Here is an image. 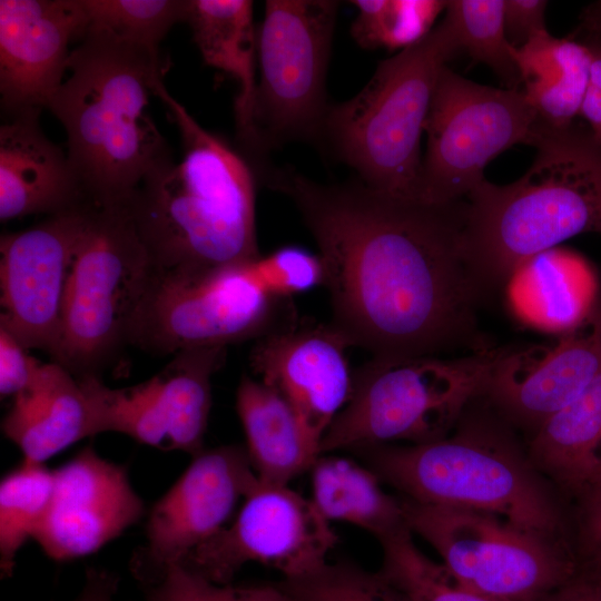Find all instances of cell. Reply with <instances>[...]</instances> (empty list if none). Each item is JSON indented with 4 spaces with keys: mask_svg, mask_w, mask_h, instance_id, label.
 <instances>
[{
    "mask_svg": "<svg viewBox=\"0 0 601 601\" xmlns=\"http://www.w3.org/2000/svg\"><path fill=\"white\" fill-rule=\"evenodd\" d=\"M588 544L601 554V486L591 487L584 515Z\"/></svg>",
    "mask_w": 601,
    "mask_h": 601,
    "instance_id": "cell-40",
    "label": "cell"
},
{
    "mask_svg": "<svg viewBox=\"0 0 601 601\" xmlns=\"http://www.w3.org/2000/svg\"><path fill=\"white\" fill-rule=\"evenodd\" d=\"M128 201H90L73 254L59 334L49 355L77 378L99 376L130 345L157 269Z\"/></svg>",
    "mask_w": 601,
    "mask_h": 601,
    "instance_id": "cell-7",
    "label": "cell"
},
{
    "mask_svg": "<svg viewBox=\"0 0 601 601\" xmlns=\"http://www.w3.org/2000/svg\"><path fill=\"white\" fill-rule=\"evenodd\" d=\"M447 1L354 0L351 33L364 49H404L424 38Z\"/></svg>",
    "mask_w": 601,
    "mask_h": 601,
    "instance_id": "cell-30",
    "label": "cell"
},
{
    "mask_svg": "<svg viewBox=\"0 0 601 601\" xmlns=\"http://www.w3.org/2000/svg\"><path fill=\"white\" fill-rule=\"evenodd\" d=\"M53 476L49 508L33 540L56 562L97 552L145 514L127 470L91 445L53 470Z\"/></svg>",
    "mask_w": 601,
    "mask_h": 601,
    "instance_id": "cell-17",
    "label": "cell"
},
{
    "mask_svg": "<svg viewBox=\"0 0 601 601\" xmlns=\"http://www.w3.org/2000/svg\"><path fill=\"white\" fill-rule=\"evenodd\" d=\"M118 582L112 572L88 568L82 589L73 601H115Z\"/></svg>",
    "mask_w": 601,
    "mask_h": 601,
    "instance_id": "cell-39",
    "label": "cell"
},
{
    "mask_svg": "<svg viewBox=\"0 0 601 601\" xmlns=\"http://www.w3.org/2000/svg\"><path fill=\"white\" fill-rule=\"evenodd\" d=\"M338 6L334 0L265 2L257 32L255 127L266 161L282 144L319 140Z\"/></svg>",
    "mask_w": 601,
    "mask_h": 601,
    "instance_id": "cell-10",
    "label": "cell"
},
{
    "mask_svg": "<svg viewBox=\"0 0 601 601\" xmlns=\"http://www.w3.org/2000/svg\"><path fill=\"white\" fill-rule=\"evenodd\" d=\"M254 277L270 296L288 298L324 284L321 257L296 246L282 247L249 262Z\"/></svg>",
    "mask_w": 601,
    "mask_h": 601,
    "instance_id": "cell-35",
    "label": "cell"
},
{
    "mask_svg": "<svg viewBox=\"0 0 601 601\" xmlns=\"http://www.w3.org/2000/svg\"><path fill=\"white\" fill-rule=\"evenodd\" d=\"M89 26L83 0L0 1V93L8 116L49 107Z\"/></svg>",
    "mask_w": 601,
    "mask_h": 601,
    "instance_id": "cell-18",
    "label": "cell"
},
{
    "mask_svg": "<svg viewBox=\"0 0 601 601\" xmlns=\"http://www.w3.org/2000/svg\"><path fill=\"white\" fill-rule=\"evenodd\" d=\"M597 486H601V460L589 484V487Z\"/></svg>",
    "mask_w": 601,
    "mask_h": 601,
    "instance_id": "cell-42",
    "label": "cell"
},
{
    "mask_svg": "<svg viewBox=\"0 0 601 601\" xmlns=\"http://www.w3.org/2000/svg\"><path fill=\"white\" fill-rule=\"evenodd\" d=\"M295 601H412L381 571L342 560L277 583Z\"/></svg>",
    "mask_w": 601,
    "mask_h": 601,
    "instance_id": "cell-33",
    "label": "cell"
},
{
    "mask_svg": "<svg viewBox=\"0 0 601 601\" xmlns=\"http://www.w3.org/2000/svg\"><path fill=\"white\" fill-rule=\"evenodd\" d=\"M352 452L405 499L489 513L549 538L559 528L550 495L491 421L467 418L453 435L427 443Z\"/></svg>",
    "mask_w": 601,
    "mask_h": 601,
    "instance_id": "cell-6",
    "label": "cell"
},
{
    "mask_svg": "<svg viewBox=\"0 0 601 601\" xmlns=\"http://www.w3.org/2000/svg\"><path fill=\"white\" fill-rule=\"evenodd\" d=\"M539 122L523 90L480 85L446 67L424 125L420 200L446 204L467 197L493 158L514 145H532Z\"/></svg>",
    "mask_w": 601,
    "mask_h": 601,
    "instance_id": "cell-12",
    "label": "cell"
},
{
    "mask_svg": "<svg viewBox=\"0 0 601 601\" xmlns=\"http://www.w3.org/2000/svg\"><path fill=\"white\" fill-rule=\"evenodd\" d=\"M349 345L333 324L290 322L259 337L250 354L260 382L290 404L318 445L351 395L353 375L345 354Z\"/></svg>",
    "mask_w": 601,
    "mask_h": 601,
    "instance_id": "cell-19",
    "label": "cell"
},
{
    "mask_svg": "<svg viewBox=\"0 0 601 601\" xmlns=\"http://www.w3.org/2000/svg\"><path fill=\"white\" fill-rule=\"evenodd\" d=\"M312 499L328 521L358 526L378 541L408 529L402 499L386 493L380 476L354 460L321 454L311 467Z\"/></svg>",
    "mask_w": 601,
    "mask_h": 601,
    "instance_id": "cell-26",
    "label": "cell"
},
{
    "mask_svg": "<svg viewBox=\"0 0 601 601\" xmlns=\"http://www.w3.org/2000/svg\"><path fill=\"white\" fill-rule=\"evenodd\" d=\"M540 601H601V574H574Z\"/></svg>",
    "mask_w": 601,
    "mask_h": 601,
    "instance_id": "cell-38",
    "label": "cell"
},
{
    "mask_svg": "<svg viewBox=\"0 0 601 601\" xmlns=\"http://www.w3.org/2000/svg\"><path fill=\"white\" fill-rule=\"evenodd\" d=\"M90 200L0 238V326L26 347L53 348Z\"/></svg>",
    "mask_w": 601,
    "mask_h": 601,
    "instance_id": "cell-16",
    "label": "cell"
},
{
    "mask_svg": "<svg viewBox=\"0 0 601 601\" xmlns=\"http://www.w3.org/2000/svg\"><path fill=\"white\" fill-rule=\"evenodd\" d=\"M504 351L373 357L353 375L349 398L323 436L321 454L447 436L471 402L485 395Z\"/></svg>",
    "mask_w": 601,
    "mask_h": 601,
    "instance_id": "cell-8",
    "label": "cell"
},
{
    "mask_svg": "<svg viewBox=\"0 0 601 601\" xmlns=\"http://www.w3.org/2000/svg\"><path fill=\"white\" fill-rule=\"evenodd\" d=\"M152 92L176 124L181 159L150 171L128 204L157 269L207 270L260 256L256 175L203 128L158 79Z\"/></svg>",
    "mask_w": 601,
    "mask_h": 601,
    "instance_id": "cell-2",
    "label": "cell"
},
{
    "mask_svg": "<svg viewBox=\"0 0 601 601\" xmlns=\"http://www.w3.org/2000/svg\"><path fill=\"white\" fill-rule=\"evenodd\" d=\"M338 538L311 499L288 485H257L235 520L195 549L180 566L215 583H230L247 563L279 571L283 579L325 563Z\"/></svg>",
    "mask_w": 601,
    "mask_h": 601,
    "instance_id": "cell-14",
    "label": "cell"
},
{
    "mask_svg": "<svg viewBox=\"0 0 601 601\" xmlns=\"http://www.w3.org/2000/svg\"><path fill=\"white\" fill-rule=\"evenodd\" d=\"M245 446L203 450L151 506L145 543L130 560L142 588L181 565L199 545L221 531L236 505L257 485Z\"/></svg>",
    "mask_w": 601,
    "mask_h": 601,
    "instance_id": "cell-15",
    "label": "cell"
},
{
    "mask_svg": "<svg viewBox=\"0 0 601 601\" xmlns=\"http://www.w3.org/2000/svg\"><path fill=\"white\" fill-rule=\"evenodd\" d=\"M512 55L523 92L540 120L553 127L571 125L589 86V47L544 31L520 48L512 47Z\"/></svg>",
    "mask_w": 601,
    "mask_h": 601,
    "instance_id": "cell-25",
    "label": "cell"
},
{
    "mask_svg": "<svg viewBox=\"0 0 601 601\" xmlns=\"http://www.w3.org/2000/svg\"><path fill=\"white\" fill-rule=\"evenodd\" d=\"M48 109L67 134V156L85 197L127 201L171 151L146 111L165 69L158 51L88 27L71 50Z\"/></svg>",
    "mask_w": 601,
    "mask_h": 601,
    "instance_id": "cell-3",
    "label": "cell"
},
{
    "mask_svg": "<svg viewBox=\"0 0 601 601\" xmlns=\"http://www.w3.org/2000/svg\"><path fill=\"white\" fill-rule=\"evenodd\" d=\"M236 411L250 465L259 482L288 483L309 471L321 455L290 404L274 388L244 376L236 391Z\"/></svg>",
    "mask_w": 601,
    "mask_h": 601,
    "instance_id": "cell-24",
    "label": "cell"
},
{
    "mask_svg": "<svg viewBox=\"0 0 601 601\" xmlns=\"http://www.w3.org/2000/svg\"><path fill=\"white\" fill-rule=\"evenodd\" d=\"M601 372V311L587 331L541 353L505 349L485 393L513 422L534 428L580 395Z\"/></svg>",
    "mask_w": 601,
    "mask_h": 601,
    "instance_id": "cell-20",
    "label": "cell"
},
{
    "mask_svg": "<svg viewBox=\"0 0 601 601\" xmlns=\"http://www.w3.org/2000/svg\"><path fill=\"white\" fill-rule=\"evenodd\" d=\"M585 45L591 51L589 85L601 92V41L594 38Z\"/></svg>",
    "mask_w": 601,
    "mask_h": 601,
    "instance_id": "cell-41",
    "label": "cell"
},
{
    "mask_svg": "<svg viewBox=\"0 0 601 601\" xmlns=\"http://www.w3.org/2000/svg\"><path fill=\"white\" fill-rule=\"evenodd\" d=\"M18 339L0 326V394L14 396L38 374L42 363L28 354Z\"/></svg>",
    "mask_w": 601,
    "mask_h": 601,
    "instance_id": "cell-36",
    "label": "cell"
},
{
    "mask_svg": "<svg viewBox=\"0 0 601 601\" xmlns=\"http://www.w3.org/2000/svg\"><path fill=\"white\" fill-rule=\"evenodd\" d=\"M249 262L207 270L156 269L130 345L159 355L227 347L290 323L289 308L262 288Z\"/></svg>",
    "mask_w": 601,
    "mask_h": 601,
    "instance_id": "cell-9",
    "label": "cell"
},
{
    "mask_svg": "<svg viewBox=\"0 0 601 601\" xmlns=\"http://www.w3.org/2000/svg\"><path fill=\"white\" fill-rule=\"evenodd\" d=\"M531 146L521 178L484 179L466 197L465 250L486 290L571 237L601 234V144L572 124L540 120Z\"/></svg>",
    "mask_w": 601,
    "mask_h": 601,
    "instance_id": "cell-4",
    "label": "cell"
},
{
    "mask_svg": "<svg viewBox=\"0 0 601 601\" xmlns=\"http://www.w3.org/2000/svg\"><path fill=\"white\" fill-rule=\"evenodd\" d=\"M53 470L23 461L0 483V571L12 575L17 554L33 539L48 511L53 490Z\"/></svg>",
    "mask_w": 601,
    "mask_h": 601,
    "instance_id": "cell-28",
    "label": "cell"
},
{
    "mask_svg": "<svg viewBox=\"0 0 601 601\" xmlns=\"http://www.w3.org/2000/svg\"><path fill=\"white\" fill-rule=\"evenodd\" d=\"M504 0H453L445 17L452 23L460 50L489 66L510 88L521 76L504 30Z\"/></svg>",
    "mask_w": 601,
    "mask_h": 601,
    "instance_id": "cell-31",
    "label": "cell"
},
{
    "mask_svg": "<svg viewBox=\"0 0 601 601\" xmlns=\"http://www.w3.org/2000/svg\"><path fill=\"white\" fill-rule=\"evenodd\" d=\"M546 6L548 1L541 0L504 1V30L511 47L520 48L534 36L548 31L544 18Z\"/></svg>",
    "mask_w": 601,
    "mask_h": 601,
    "instance_id": "cell-37",
    "label": "cell"
},
{
    "mask_svg": "<svg viewBox=\"0 0 601 601\" xmlns=\"http://www.w3.org/2000/svg\"><path fill=\"white\" fill-rule=\"evenodd\" d=\"M381 572L412 601H502L460 581L443 563L426 556L414 543L410 529L380 541Z\"/></svg>",
    "mask_w": 601,
    "mask_h": 601,
    "instance_id": "cell-29",
    "label": "cell"
},
{
    "mask_svg": "<svg viewBox=\"0 0 601 601\" xmlns=\"http://www.w3.org/2000/svg\"><path fill=\"white\" fill-rule=\"evenodd\" d=\"M186 23L204 62L238 83L234 104L238 151L259 175L268 166L255 127L257 33L248 0H188Z\"/></svg>",
    "mask_w": 601,
    "mask_h": 601,
    "instance_id": "cell-22",
    "label": "cell"
},
{
    "mask_svg": "<svg viewBox=\"0 0 601 601\" xmlns=\"http://www.w3.org/2000/svg\"><path fill=\"white\" fill-rule=\"evenodd\" d=\"M459 51L444 17L420 41L383 60L357 95L329 106L319 140L365 186L420 199L421 136L439 78Z\"/></svg>",
    "mask_w": 601,
    "mask_h": 601,
    "instance_id": "cell-5",
    "label": "cell"
},
{
    "mask_svg": "<svg viewBox=\"0 0 601 601\" xmlns=\"http://www.w3.org/2000/svg\"><path fill=\"white\" fill-rule=\"evenodd\" d=\"M89 26L158 51L160 41L185 22L188 0H83Z\"/></svg>",
    "mask_w": 601,
    "mask_h": 601,
    "instance_id": "cell-32",
    "label": "cell"
},
{
    "mask_svg": "<svg viewBox=\"0 0 601 601\" xmlns=\"http://www.w3.org/2000/svg\"><path fill=\"white\" fill-rule=\"evenodd\" d=\"M1 428L23 461L41 464L93 436L89 403L78 378L56 362L42 364L32 382L13 396Z\"/></svg>",
    "mask_w": 601,
    "mask_h": 601,
    "instance_id": "cell-23",
    "label": "cell"
},
{
    "mask_svg": "<svg viewBox=\"0 0 601 601\" xmlns=\"http://www.w3.org/2000/svg\"><path fill=\"white\" fill-rule=\"evenodd\" d=\"M405 521L463 583L502 601H540L577 572L551 538L499 516L402 497Z\"/></svg>",
    "mask_w": 601,
    "mask_h": 601,
    "instance_id": "cell-11",
    "label": "cell"
},
{
    "mask_svg": "<svg viewBox=\"0 0 601 601\" xmlns=\"http://www.w3.org/2000/svg\"><path fill=\"white\" fill-rule=\"evenodd\" d=\"M41 110L9 117L0 127V220L56 215L88 199L67 154L43 134Z\"/></svg>",
    "mask_w": 601,
    "mask_h": 601,
    "instance_id": "cell-21",
    "label": "cell"
},
{
    "mask_svg": "<svg viewBox=\"0 0 601 601\" xmlns=\"http://www.w3.org/2000/svg\"><path fill=\"white\" fill-rule=\"evenodd\" d=\"M142 589L146 601H295L277 583H215L180 565L171 566L159 581Z\"/></svg>",
    "mask_w": 601,
    "mask_h": 601,
    "instance_id": "cell-34",
    "label": "cell"
},
{
    "mask_svg": "<svg viewBox=\"0 0 601 601\" xmlns=\"http://www.w3.org/2000/svg\"><path fill=\"white\" fill-rule=\"evenodd\" d=\"M226 346L184 349L157 374L112 388L99 376L78 378L89 403L92 435L114 432L161 451L200 453L211 408V377Z\"/></svg>",
    "mask_w": 601,
    "mask_h": 601,
    "instance_id": "cell-13",
    "label": "cell"
},
{
    "mask_svg": "<svg viewBox=\"0 0 601 601\" xmlns=\"http://www.w3.org/2000/svg\"><path fill=\"white\" fill-rule=\"evenodd\" d=\"M530 455L559 482L589 486L601 460V372L534 431Z\"/></svg>",
    "mask_w": 601,
    "mask_h": 601,
    "instance_id": "cell-27",
    "label": "cell"
},
{
    "mask_svg": "<svg viewBox=\"0 0 601 601\" xmlns=\"http://www.w3.org/2000/svg\"><path fill=\"white\" fill-rule=\"evenodd\" d=\"M319 249L334 322L373 357L486 348L476 309L486 290L465 250L466 201L432 204L362 184H322L269 167Z\"/></svg>",
    "mask_w": 601,
    "mask_h": 601,
    "instance_id": "cell-1",
    "label": "cell"
}]
</instances>
